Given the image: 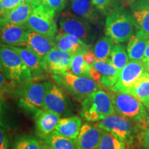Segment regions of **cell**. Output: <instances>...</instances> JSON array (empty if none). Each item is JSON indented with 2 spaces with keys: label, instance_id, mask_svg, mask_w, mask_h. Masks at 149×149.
I'll list each match as a JSON object with an SVG mask.
<instances>
[{
  "label": "cell",
  "instance_id": "24",
  "mask_svg": "<svg viewBox=\"0 0 149 149\" xmlns=\"http://www.w3.org/2000/svg\"><path fill=\"white\" fill-rule=\"evenodd\" d=\"M81 126V120L79 117L74 116L60 119L55 127V130L67 138L75 139Z\"/></svg>",
  "mask_w": 149,
  "mask_h": 149
},
{
  "label": "cell",
  "instance_id": "4",
  "mask_svg": "<svg viewBox=\"0 0 149 149\" xmlns=\"http://www.w3.org/2000/svg\"><path fill=\"white\" fill-rule=\"evenodd\" d=\"M13 94L18 98L19 105L22 109L34 113L35 115L44 110L43 104L45 95L44 83L31 80L15 85Z\"/></svg>",
  "mask_w": 149,
  "mask_h": 149
},
{
  "label": "cell",
  "instance_id": "39",
  "mask_svg": "<svg viewBox=\"0 0 149 149\" xmlns=\"http://www.w3.org/2000/svg\"><path fill=\"white\" fill-rule=\"evenodd\" d=\"M141 61L143 64H144L145 68H146V71L149 72V40L147 43V46L146 49H145L144 56Z\"/></svg>",
  "mask_w": 149,
  "mask_h": 149
},
{
  "label": "cell",
  "instance_id": "31",
  "mask_svg": "<svg viewBox=\"0 0 149 149\" xmlns=\"http://www.w3.org/2000/svg\"><path fill=\"white\" fill-rule=\"evenodd\" d=\"M91 67L84 60L83 54H77L72 57L70 63V70L71 71V73L75 75L88 78V72Z\"/></svg>",
  "mask_w": 149,
  "mask_h": 149
},
{
  "label": "cell",
  "instance_id": "12",
  "mask_svg": "<svg viewBox=\"0 0 149 149\" xmlns=\"http://www.w3.org/2000/svg\"><path fill=\"white\" fill-rule=\"evenodd\" d=\"M45 95L44 98V110L61 115L67 111L68 100L64 91L50 81H44Z\"/></svg>",
  "mask_w": 149,
  "mask_h": 149
},
{
  "label": "cell",
  "instance_id": "2",
  "mask_svg": "<svg viewBox=\"0 0 149 149\" xmlns=\"http://www.w3.org/2000/svg\"><path fill=\"white\" fill-rule=\"evenodd\" d=\"M135 28L133 15L123 8L113 11L106 18V35L116 44L129 40Z\"/></svg>",
  "mask_w": 149,
  "mask_h": 149
},
{
  "label": "cell",
  "instance_id": "21",
  "mask_svg": "<svg viewBox=\"0 0 149 149\" xmlns=\"http://www.w3.org/2000/svg\"><path fill=\"white\" fill-rule=\"evenodd\" d=\"M92 66L97 70L101 76L100 84L105 88L111 89L116 83L120 72L117 71L111 61L96 60Z\"/></svg>",
  "mask_w": 149,
  "mask_h": 149
},
{
  "label": "cell",
  "instance_id": "6",
  "mask_svg": "<svg viewBox=\"0 0 149 149\" xmlns=\"http://www.w3.org/2000/svg\"><path fill=\"white\" fill-rule=\"evenodd\" d=\"M0 61L6 77L15 85L33 79L29 68L18 54L8 46H0Z\"/></svg>",
  "mask_w": 149,
  "mask_h": 149
},
{
  "label": "cell",
  "instance_id": "43",
  "mask_svg": "<svg viewBox=\"0 0 149 149\" xmlns=\"http://www.w3.org/2000/svg\"><path fill=\"white\" fill-rule=\"evenodd\" d=\"M123 2L127 3V4H130L131 3V0H122Z\"/></svg>",
  "mask_w": 149,
  "mask_h": 149
},
{
  "label": "cell",
  "instance_id": "38",
  "mask_svg": "<svg viewBox=\"0 0 149 149\" xmlns=\"http://www.w3.org/2000/svg\"><path fill=\"white\" fill-rule=\"evenodd\" d=\"M6 79L7 77L3 69H0V94L8 88V82Z\"/></svg>",
  "mask_w": 149,
  "mask_h": 149
},
{
  "label": "cell",
  "instance_id": "46",
  "mask_svg": "<svg viewBox=\"0 0 149 149\" xmlns=\"http://www.w3.org/2000/svg\"><path fill=\"white\" fill-rule=\"evenodd\" d=\"M134 1H135V0H131V3H133Z\"/></svg>",
  "mask_w": 149,
  "mask_h": 149
},
{
  "label": "cell",
  "instance_id": "36",
  "mask_svg": "<svg viewBox=\"0 0 149 149\" xmlns=\"http://www.w3.org/2000/svg\"><path fill=\"white\" fill-rule=\"evenodd\" d=\"M8 148V137L5 130L0 126V149Z\"/></svg>",
  "mask_w": 149,
  "mask_h": 149
},
{
  "label": "cell",
  "instance_id": "26",
  "mask_svg": "<svg viewBox=\"0 0 149 149\" xmlns=\"http://www.w3.org/2000/svg\"><path fill=\"white\" fill-rule=\"evenodd\" d=\"M42 139L55 149H77L75 139L64 137L56 130H53Z\"/></svg>",
  "mask_w": 149,
  "mask_h": 149
},
{
  "label": "cell",
  "instance_id": "45",
  "mask_svg": "<svg viewBox=\"0 0 149 149\" xmlns=\"http://www.w3.org/2000/svg\"><path fill=\"white\" fill-rule=\"evenodd\" d=\"M147 113H148V118H149V109H148V112H147Z\"/></svg>",
  "mask_w": 149,
  "mask_h": 149
},
{
  "label": "cell",
  "instance_id": "37",
  "mask_svg": "<svg viewBox=\"0 0 149 149\" xmlns=\"http://www.w3.org/2000/svg\"><path fill=\"white\" fill-rule=\"evenodd\" d=\"M83 58L85 62L87 63L91 66H92L93 64L97 60L95 56L94 55V53L91 50H89V51L86 52L84 54H83Z\"/></svg>",
  "mask_w": 149,
  "mask_h": 149
},
{
  "label": "cell",
  "instance_id": "15",
  "mask_svg": "<svg viewBox=\"0 0 149 149\" xmlns=\"http://www.w3.org/2000/svg\"><path fill=\"white\" fill-rule=\"evenodd\" d=\"M70 8L74 14L90 24L97 26L104 24L102 14L93 6L91 0H70Z\"/></svg>",
  "mask_w": 149,
  "mask_h": 149
},
{
  "label": "cell",
  "instance_id": "1",
  "mask_svg": "<svg viewBox=\"0 0 149 149\" xmlns=\"http://www.w3.org/2000/svg\"><path fill=\"white\" fill-rule=\"evenodd\" d=\"M115 113L137 123L141 129L149 124L145 107L137 98L121 92H109Z\"/></svg>",
  "mask_w": 149,
  "mask_h": 149
},
{
  "label": "cell",
  "instance_id": "40",
  "mask_svg": "<svg viewBox=\"0 0 149 149\" xmlns=\"http://www.w3.org/2000/svg\"><path fill=\"white\" fill-rule=\"evenodd\" d=\"M25 2L31 4L35 8L42 4V0H25Z\"/></svg>",
  "mask_w": 149,
  "mask_h": 149
},
{
  "label": "cell",
  "instance_id": "22",
  "mask_svg": "<svg viewBox=\"0 0 149 149\" xmlns=\"http://www.w3.org/2000/svg\"><path fill=\"white\" fill-rule=\"evenodd\" d=\"M33 8L31 4L24 2L11 10L5 11L0 17V19L7 23L26 25Z\"/></svg>",
  "mask_w": 149,
  "mask_h": 149
},
{
  "label": "cell",
  "instance_id": "48",
  "mask_svg": "<svg viewBox=\"0 0 149 149\" xmlns=\"http://www.w3.org/2000/svg\"><path fill=\"white\" fill-rule=\"evenodd\" d=\"M0 95H1V94H0Z\"/></svg>",
  "mask_w": 149,
  "mask_h": 149
},
{
  "label": "cell",
  "instance_id": "9",
  "mask_svg": "<svg viewBox=\"0 0 149 149\" xmlns=\"http://www.w3.org/2000/svg\"><path fill=\"white\" fill-rule=\"evenodd\" d=\"M59 24L64 33L77 37L88 45H91L95 40V30L89 22L80 17L65 13Z\"/></svg>",
  "mask_w": 149,
  "mask_h": 149
},
{
  "label": "cell",
  "instance_id": "23",
  "mask_svg": "<svg viewBox=\"0 0 149 149\" xmlns=\"http://www.w3.org/2000/svg\"><path fill=\"white\" fill-rule=\"evenodd\" d=\"M149 38L139 31H135L128 40L127 53L128 58L133 61H141Z\"/></svg>",
  "mask_w": 149,
  "mask_h": 149
},
{
  "label": "cell",
  "instance_id": "13",
  "mask_svg": "<svg viewBox=\"0 0 149 149\" xmlns=\"http://www.w3.org/2000/svg\"><path fill=\"white\" fill-rule=\"evenodd\" d=\"M73 55L53 48L42 59L43 67L46 72L58 74L68 72Z\"/></svg>",
  "mask_w": 149,
  "mask_h": 149
},
{
  "label": "cell",
  "instance_id": "3",
  "mask_svg": "<svg viewBox=\"0 0 149 149\" xmlns=\"http://www.w3.org/2000/svg\"><path fill=\"white\" fill-rule=\"evenodd\" d=\"M109 93L97 90L83 100L80 115L88 122H98L115 113Z\"/></svg>",
  "mask_w": 149,
  "mask_h": 149
},
{
  "label": "cell",
  "instance_id": "42",
  "mask_svg": "<svg viewBox=\"0 0 149 149\" xmlns=\"http://www.w3.org/2000/svg\"><path fill=\"white\" fill-rule=\"evenodd\" d=\"M4 12L5 10L3 8V5H2V0H0V17L2 15Z\"/></svg>",
  "mask_w": 149,
  "mask_h": 149
},
{
  "label": "cell",
  "instance_id": "41",
  "mask_svg": "<svg viewBox=\"0 0 149 149\" xmlns=\"http://www.w3.org/2000/svg\"><path fill=\"white\" fill-rule=\"evenodd\" d=\"M40 148L41 149H55L53 147H52L51 145H49L46 142H40Z\"/></svg>",
  "mask_w": 149,
  "mask_h": 149
},
{
  "label": "cell",
  "instance_id": "25",
  "mask_svg": "<svg viewBox=\"0 0 149 149\" xmlns=\"http://www.w3.org/2000/svg\"><path fill=\"white\" fill-rule=\"evenodd\" d=\"M128 94L137 99L147 109H149V72L145 71L130 88Z\"/></svg>",
  "mask_w": 149,
  "mask_h": 149
},
{
  "label": "cell",
  "instance_id": "5",
  "mask_svg": "<svg viewBox=\"0 0 149 149\" xmlns=\"http://www.w3.org/2000/svg\"><path fill=\"white\" fill-rule=\"evenodd\" d=\"M52 77L61 90L77 100H84L99 88L98 84L90 78L75 75L69 72L53 74Z\"/></svg>",
  "mask_w": 149,
  "mask_h": 149
},
{
  "label": "cell",
  "instance_id": "30",
  "mask_svg": "<svg viewBox=\"0 0 149 149\" xmlns=\"http://www.w3.org/2000/svg\"><path fill=\"white\" fill-rule=\"evenodd\" d=\"M99 12L103 15H108L113 11L122 8L121 0H91Z\"/></svg>",
  "mask_w": 149,
  "mask_h": 149
},
{
  "label": "cell",
  "instance_id": "19",
  "mask_svg": "<svg viewBox=\"0 0 149 149\" xmlns=\"http://www.w3.org/2000/svg\"><path fill=\"white\" fill-rule=\"evenodd\" d=\"M18 54L32 74L33 78H38L44 75L45 70L43 67L42 59L28 48L8 46Z\"/></svg>",
  "mask_w": 149,
  "mask_h": 149
},
{
  "label": "cell",
  "instance_id": "28",
  "mask_svg": "<svg viewBox=\"0 0 149 149\" xmlns=\"http://www.w3.org/2000/svg\"><path fill=\"white\" fill-rule=\"evenodd\" d=\"M111 61L117 71L120 72L128 62V55L124 45L119 43L114 44L111 54Z\"/></svg>",
  "mask_w": 149,
  "mask_h": 149
},
{
  "label": "cell",
  "instance_id": "7",
  "mask_svg": "<svg viewBox=\"0 0 149 149\" xmlns=\"http://www.w3.org/2000/svg\"><path fill=\"white\" fill-rule=\"evenodd\" d=\"M95 126L113 134L126 144H130L133 141L135 133L141 128L137 123L115 113L98 121Z\"/></svg>",
  "mask_w": 149,
  "mask_h": 149
},
{
  "label": "cell",
  "instance_id": "35",
  "mask_svg": "<svg viewBox=\"0 0 149 149\" xmlns=\"http://www.w3.org/2000/svg\"><path fill=\"white\" fill-rule=\"evenodd\" d=\"M25 2V0H2L3 8L5 11L11 10Z\"/></svg>",
  "mask_w": 149,
  "mask_h": 149
},
{
  "label": "cell",
  "instance_id": "17",
  "mask_svg": "<svg viewBox=\"0 0 149 149\" xmlns=\"http://www.w3.org/2000/svg\"><path fill=\"white\" fill-rule=\"evenodd\" d=\"M55 43L56 48L73 55L84 54L91 48V45H88L77 37L66 33H61L55 36Z\"/></svg>",
  "mask_w": 149,
  "mask_h": 149
},
{
  "label": "cell",
  "instance_id": "14",
  "mask_svg": "<svg viewBox=\"0 0 149 149\" xmlns=\"http://www.w3.org/2000/svg\"><path fill=\"white\" fill-rule=\"evenodd\" d=\"M104 130L84 124L81 126L76 140L77 149H97Z\"/></svg>",
  "mask_w": 149,
  "mask_h": 149
},
{
  "label": "cell",
  "instance_id": "47",
  "mask_svg": "<svg viewBox=\"0 0 149 149\" xmlns=\"http://www.w3.org/2000/svg\"><path fill=\"white\" fill-rule=\"evenodd\" d=\"M0 46H2V45H1V43H0Z\"/></svg>",
  "mask_w": 149,
  "mask_h": 149
},
{
  "label": "cell",
  "instance_id": "10",
  "mask_svg": "<svg viewBox=\"0 0 149 149\" xmlns=\"http://www.w3.org/2000/svg\"><path fill=\"white\" fill-rule=\"evenodd\" d=\"M146 71L141 61L130 60L120 72L116 83L111 88V91L128 93L141 75Z\"/></svg>",
  "mask_w": 149,
  "mask_h": 149
},
{
  "label": "cell",
  "instance_id": "34",
  "mask_svg": "<svg viewBox=\"0 0 149 149\" xmlns=\"http://www.w3.org/2000/svg\"><path fill=\"white\" fill-rule=\"evenodd\" d=\"M140 143L143 149H149V124L142 129L140 134Z\"/></svg>",
  "mask_w": 149,
  "mask_h": 149
},
{
  "label": "cell",
  "instance_id": "16",
  "mask_svg": "<svg viewBox=\"0 0 149 149\" xmlns=\"http://www.w3.org/2000/svg\"><path fill=\"white\" fill-rule=\"evenodd\" d=\"M130 10L136 31L149 38V0H135L130 3Z\"/></svg>",
  "mask_w": 149,
  "mask_h": 149
},
{
  "label": "cell",
  "instance_id": "20",
  "mask_svg": "<svg viewBox=\"0 0 149 149\" xmlns=\"http://www.w3.org/2000/svg\"><path fill=\"white\" fill-rule=\"evenodd\" d=\"M35 116L37 134L41 138L53 131L60 120V115L57 113L45 110L40 111Z\"/></svg>",
  "mask_w": 149,
  "mask_h": 149
},
{
  "label": "cell",
  "instance_id": "11",
  "mask_svg": "<svg viewBox=\"0 0 149 149\" xmlns=\"http://www.w3.org/2000/svg\"><path fill=\"white\" fill-rule=\"evenodd\" d=\"M30 31L26 25L7 23L0 19V43L6 46H26Z\"/></svg>",
  "mask_w": 149,
  "mask_h": 149
},
{
  "label": "cell",
  "instance_id": "18",
  "mask_svg": "<svg viewBox=\"0 0 149 149\" xmlns=\"http://www.w3.org/2000/svg\"><path fill=\"white\" fill-rule=\"evenodd\" d=\"M26 47L36 54L41 59L55 47V38L46 37L30 31L28 35Z\"/></svg>",
  "mask_w": 149,
  "mask_h": 149
},
{
  "label": "cell",
  "instance_id": "27",
  "mask_svg": "<svg viewBox=\"0 0 149 149\" xmlns=\"http://www.w3.org/2000/svg\"><path fill=\"white\" fill-rule=\"evenodd\" d=\"M114 43L110 37L107 36L100 37L97 41L93 48V53L97 60L111 61V54Z\"/></svg>",
  "mask_w": 149,
  "mask_h": 149
},
{
  "label": "cell",
  "instance_id": "29",
  "mask_svg": "<svg viewBox=\"0 0 149 149\" xmlns=\"http://www.w3.org/2000/svg\"><path fill=\"white\" fill-rule=\"evenodd\" d=\"M126 144L113 134L104 130L97 149H127Z\"/></svg>",
  "mask_w": 149,
  "mask_h": 149
},
{
  "label": "cell",
  "instance_id": "8",
  "mask_svg": "<svg viewBox=\"0 0 149 149\" xmlns=\"http://www.w3.org/2000/svg\"><path fill=\"white\" fill-rule=\"evenodd\" d=\"M55 14L54 11L42 3L33 8L26 26L35 33L55 38L57 31V24L54 20Z\"/></svg>",
  "mask_w": 149,
  "mask_h": 149
},
{
  "label": "cell",
  "instance_id": "32",
  "mask_svg": "<svg viewBox=\"0 0 149 149\" xmlns=\"http://www.w3.org/2000/svg\"><path fill=\"white\" fill-rule=\"evenodd\" d=\"M13 149H41L40 142L33 136L24 135L16 139Z\"/></svg>",
  "mask_w": 149,
  "mask_h": 149
},
{
  "label": "cell",
  "instance_id": "44",
  "mask_svg": "<svg viewBox=\"0 0 149 149\" xmlns=\"http://www.w3.org/2000/svg\"><path fill=\"white\" fill-rule=\"evenodd\" d=\"M0 69H3L2 66H1V61H0Z\"/></svg>",
  "mask_w": 149,
  "mask_h": 149
},
{
  "label": "cell",
  "instance_id": "33",
  "mask_svg": "<svg viewBox=\"0 0 149 149\" xmlns=\"http://www.w3.org/2000/svg\"><path fill=\"white\" fill-rule=\"evenodd\" d=\"M42 3L57 13L65 8L66 0H42Z\"/></svg>",
  "mask_w": 149,
  "mask_h": 149
}]
</instances>
